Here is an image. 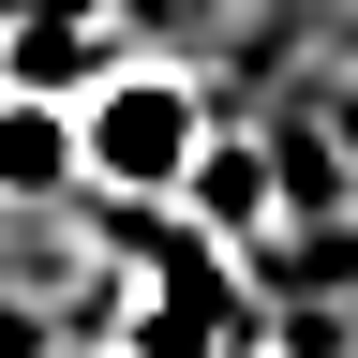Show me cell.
I'll return each mask as SVG.
<instances>
[{
    "mask_svg": "<svg viewBox=\"0 0 358 358\" xmlns=\"http://www.w3.org/2000/svg\"><path fill=\"white\" fill-rule=\"evenodd\" d=\"M75 120H90V194H134V209H164L179 179H194V150H209V90L179 75V60H150V45H120V60H90L75 75Z\"/></svg>",
    "mask_w": 358,
    "mask_h": 358,
    "instance_id": "6da1fadb",
    "label": "cell"
},
{
    "mask_svg": "<svg viewBox=\"0 0 358 358\" xmlns=\"http://www.w3.org/2000/svg\"><path fill=\"white\" fill-rule=\"evenodd\" d=\"M90 194V120L60 75H0V209H60Z\"/></svg>",
    "mask_w": 358,
    "mask_h": 358,
    "instance_id": "7a4b0ae2",
    "label": "cell"
},
{
    "mask_svg": "<svg viewBox=\"0 0 358 358\" xmlns=\"http://www.w3.org/2000/svg\"><path fill=\"white\" fill-rule=\"evenodd\" d=\"M284 194H299V179H284V150H254V134H209V150H194V179H179V239H209V254H254L268 239V224H284Z\"/></svg>",
    "mask_w": 358,
    "mask_h": 358,
    "instance_id": "3957f363",
    "label": "cell"
},
{
    "mask_svg": "<svg viewBox=\"0 0 358 358\" xmlns=\"http://www.w3.org/2000/svg\"><path fill=\"white\" fill-rule=\"evenodd\" d=\"M134 15H194V0H134Z\"/></svg>",
    "mask_w": 358,
    "mask_h": 358,
    "instance_id": "277c9868",
    "label": "cell"
}]
</instances>
